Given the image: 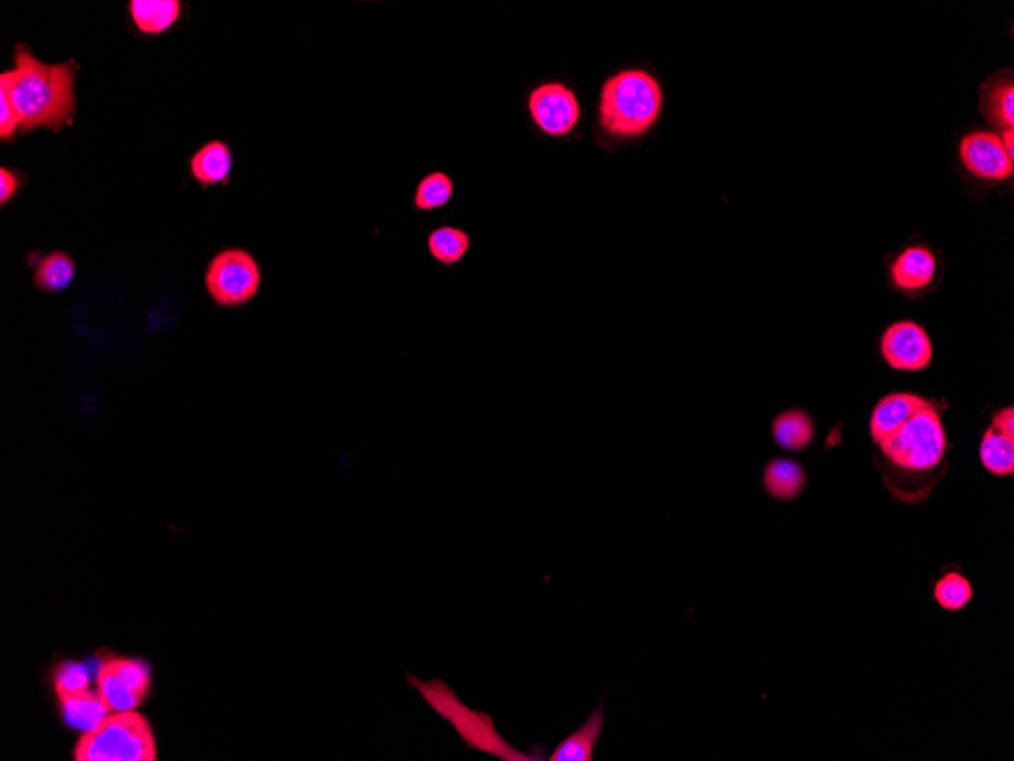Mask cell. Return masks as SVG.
<instances>
[{
  "instance_id": "cell-1",
  "label": "cell",
  "mask_w": 1014,
  "mask_h": 761,
  "mask_svg": "<svg viewBox=\"0 0 1014 761\" xmlns=\"http://www.w3.org/2000/svg\"><path fill=\"white\" fill-rule=\"evenodd\" d=\"M13 71L0 76V95L11 102L22 132L49 128L60 132L72 124L76 110L75 61L45 64L26 46L14 51Z\"/></svg>"
},
{
  "instance_id": "cell-2",
  "label": "cell",
  "mask_w": 1014,
  "mask_h": 761,
  "mask_svg": "<svg viewBox=\"0 0 1014 761\" xmlns=\"http://www.w3.org/2000/svg\"><path fill=\"white\" fill-rule=\"evenodd\" d=\"M876 446L882 458L884 477L899 499L912 500L913 492L921 496L925 492L921 479L931 488L934 474L944 473L949 441L936 403L917 412Z\"/></svg>"
},
{
  "instance_id": "cell-3",
  "label": "cell",
  "mask_w": 1014,
  "mask_h": 761,
  "mask_svg": "<svg viewBox=\"0 0 1014 761\" xmlns=\"http://www.w3.org/2000/svg\"><path fill=\"white\" fill-rule=\"evenodd\" d=\"M664 105L660 82L642 68H626L603 83L599 126L615 140L640 139L656 125Z\"/></svg>"
},
{
  "instance_id": "cell-4",
  "label": "cell",
  "mask_w": 1014,
  "mask_h": 761,
  "mask_svg": "<svg viewBox=\"0 0 1014 761\" xmlns=\"http://www.w3.org/2000/svg\"><path fill=\"white\" fill-rule=\"evenodd\" d=\"M409 686L415 688L424 701L428 703L454 729H456L461 739L465 741L466 747L474 751L485 752V754L496 756L497 759L504 761H530L546 760L542 756L524 754L518 749L508 744L497 732L492 718L484 711H474L461 702L453 688L441 679L421 681L415 675L409 673Z\"/></svg>"
},
{
  "instance_id": "cell-5",
  "label": "cell",
  "mask_w": 1014,
  "mask_h": 761,
  "mask_svg": "<svg viewBox=\"0 0 1014 761\" xmlns=\"http://www.w3.org/2000/svg\"><path fill=\"white\" fill-rule=\"evenodd\" d=\"M76 761H154L155 737L139 711L109 714L101 724L83 733L76 744Z\"/></svg>"
},
{
  "instance_id": "cell-6",
  "label": "cell",
  "mask_w": 1014,
  "mask_h": 761,
  "mask_svg": "<svg viewBox=\"0 0 1014 761\" xmlns=\"http://www.w3.org/2000/svg\"><path fill=\"white\" fill-rule=\"evenodd\" d=\"M262 271L258 260L242 248L221 251L210 262L205 286L214 303L221 308H240L258 296Z\"/></svg>"
},
{
  "instance_id": "cell-7",
  "label": "cell",
  "mask_w": 1014,
  "mask_h": 761,
  "mask_svg": "<svg viewBox=\"0 0 1014 761\" xmlns=\"http://www.w3.org/2000/svg\"><path fill=\"white\" fill-rule=\"evenodd\" d=\"M529 113L539 132L549 137H565L579 124V99L562 83H544L531 90Z\"/></svg>"
},
{
  "instance_id": "cell-8",
  "label": "cell",
  "mask_w": 1014,
  "mask_h": 761,
  "mask_svg": "<svg viewBox=\"0 0 1014 761\" xmlns=\"http://www.w3.org/2000/svg\"><path fill=\"white\" fill-rule=\"evenodd\" d=\"M960 160L964 170L985 182L1005 183L1013 177L1014 159L1002 144L1000 133L972 132L960 141Z\"/></svg>"
},
{
  "instance_id": "cell-9",
  "label": "cell",
  "mask_w": 1014,
  "mask_h": 761,
  "mask_svg": "<svg viewBox=\"0 0 1014 761\" xmlns=\"http://www.w3.org/2000/svg\"><path fill=\"white\" fill-rule=\"evenodd\" d=\"M884 361L897 371H922L932 362V342L928 333L914 321L891 324L881 338Z\"/></svg>"
},
{
  "instance_id": "cell-10",
  "label": "cell",
  "mask_w": 1014,
  "mask_h": 761,
  "mask_svg": "<svg viewBox=\"0 0 1014 761\" xmlns=\"http://www.w3.org/2000/svg\"><path fill=\"white\" fill-rule=\"evenodd\" d=\"M890 283L906 297H922L931 292L940 277V260L926 245H912L899 252L890 263Z\"/></svg>"
},
{
  "instance_id": "cell-11",
  "label": "cell",
  "mask_w": 1014,
  "mask_h": 761,
  "mask_svg": "<svg viewBox=\"0 0 1014 761\" xmlns=\"http://www.w3.org/2000/svg\"><path fill=\"white\" fill-rule=\"evenodd\" d=\"M932 400L925 399L919 394L893 392L884 397L876 404L871 416L872 441L878 444L886 436L893 434L905 422H909L917 412L931 407Z\"/></svg>"
},
{
  "instance_id": "cell-12",
  "label": "cell",
  "mask_w": 1014,
  "mask_h": 761,
  "mask_svg": "<svg viewBox=\"0 0 1014 761\" xmlns=\"http://www.w3.org/2000/svg\"><path fill=\"white\" fill-rule=\"evenodd\" d=\"M979 95V111L997 133L1014 129L1013 76L1005 72L992 76Z\"/></svg>"
},
{
  "instance_id": "cell-13",
  "label": "cell",
  "mask_w": 1014,
  "mask_h": 761,
  "mask_svg": "<svg viewBox=\"0 0 1014 761\" xmlns=\"http://www.w3.org/2000/svg\"><path fill=\"white\" fill-rule=\"evenodd\" d=\"M604 726V699L597 703L585 724L566 736L550 754V761H592Z\"/></svg>"
},
{
  "instance_id": "cell-14",
  "label": "cell",
  "mask_w": 1014,
  "mask_h": 761,
  "mask_svg": "<svg viewBox=\"0 0 1014 761\" xmlns=\"http://www.w3.org/2000/svg\"><path fill=\"white\" fill-rule=\"evenodd\" d=\"M231 167V151L220 140L210 141L190 160L191 175L204 187L227 185Z\"/></svg>"
},
{
  "instance_id": "cell-15",
  "label": "cell",
  "mask_w": 1014,
  "mask_h": 761,
  "mask_svg": "<svg viewBox=\"0 0 1014 761\" xmlns=\"http://www.w3.org/2000/svg\"><path fill=\"white\" fill-rule=\"evenodd\" d=\"M763 484L765 491L773 499L793 500L805 489V470L791 459H773L765 465Z\"/></svg>"
},
{
  "instance_id": "cell-16",
  "label": "cell",
  "mask_w": 1014,
  "mask_h": 761,
  "mask_svg": "<svg viewBox=\"0 0 1014 761\" xmlns=\"http://www.w3.org/2000/svg\"><path fill=\"white\" fill-rule=\"evenodd\" d=\"M816 426L813 419L802 409H790L776 415L772 422V436L783 449L799 451L814 441Z\"/></svg>"
},
{
  "instance_id": "cell-17",
  "label": "cell",
  "mask_w": 1014,
  "mask_h": 761,
  "mask_svg": "<svg viewBox=\"0 0 1014 761\" xmlns=\"http://www.w3.org/2000/svg\"><path fill=\"white\" fill-rule=\"evenodd\" d=\"M64 721L76 732L87 733L96 728L103 719L109 716L110 709L103 702L98 691H83V694L61 698Z\"/></svg>"
},
{
  "instance_id": "cell-18",
  "label": "cell",
  "mask_w": 1014,
  "mask_h": 761,
  "mask_svg": "<svg viewBox=\"0 0 1014 761\" xmlns=\"http://www.w3.org/2000/svg\"><path fill=\"white\" fill-rule=\"evenodd\" d=\"M133 21L141 33L160 34L170 29L179 17L177 0H133Z\"/></svg>"
},
{
  "instance_id": "cell-19",
  "label": "cell",
  "mask_w": 1014,
  "mask_h": 761,
  "mask_svg": "<svg viewBox=\"0 0 1014 761\" xmlns=\"http://www.w3.org/2000/svg\"><path fill=\"white\" fill-rule=\"evenodd\" d=\"M96 683H98V694L101 695L103 702L113 713L136 710L143 702L145 698L136 694L132 687L126 686L121 676L114 671L110 660L103 661L101 668H99Z\"/></svg>"
},
{
  "instance_id": "cell-20",
  "label": "cell",
  "mask_w": 1014,
  "mask_h": 761,
  "mask_svg": "<svg viewBox=\"0 0 1014 761\" xmlns=\"http://www.w3.org/2000/svg\"><path fill=\"white\" fill-rule=\"evenodd\" d=\"M75 260L63 251H53L37 263L34 283L46 292H61L74 282Z\"/></svg>"
},
{
  "instance_id": "cell-21",
  "label": "cell",
  "mask_w": 1014,
  "mask_h": 761,
  "mask_svg": "<svg viewBox=\"0 0 1014 761\" xmlns=\"http://www.w3.org/2000/svg\"><path fill=\"white\" fill-rule=\"evenodd\" d=\"M979 459L987 472L1010 476L1014 472V438L1001 434L992 426L986 431L979 446Z\"/></svg>"
},
{
  "instance_id": "cell-22",
  "label": "cell",
  "mask_w": 1014,
  "mask_h": 761,
  "mask_svg": "<svg viewBox=\"0 0 1014 761\" xmlns=\"http://www.w3.org/2000/svg\"><path fill=\"white\" fill-rule=\"evenodd\" d=\"M428 252L436 262L451 266L461 262L471 248L468 233L456 227L436 228L427 239Z\"/></svg>"
},
{
  "instance_id": "cell-23",
  "label": "cell",
  "mask_w": 1014,
  "mask_h": 761,
  "mask_svg": "<svg viewBox=\"0 0 1014 761\" xmlns=\"http://www.w3.org/2000/svg\"><path fill=\"white\" fill-rule=\"evenodd\" d=\"M453 179L443 172H431L421 179L415 192V209L420 212H434L446 208L453 198Z\"/></svg>"
},
{
  "instance_id": "cell-24",
  "label": "cell",
  "mask_w": 1014,
  "mask_h": 761,
  "mask_svg": "<svg viewBox=\"0 0 1014 761\" xmlns=\"http://www.w3.org/2000/svg\"><path fill=\"white\" fill-rule=\"evenodd\" d=\"M934 598L943 610L960 611L969 606L974 590L962 573H947L934 587Z\"/></svg>"
},
{
  "instance_id": "cell-25",
  "label": "cell",
  "mask_w": 1014,
  "mask_h": 761,
  "mask_svg": "<svg viewBox=\"0 0 1014 761\" xmlns=\"http://www.w3.org/2000/svg\"><path fill=\"white\" fill-rule=\"evenodd\" d=\"M53 684H55L57 695H59L60 699L83 694V691L89 690V671L83 663L66 661V663L57 668Z\"/></svg>"
},
{
  "instance_id": "cell-26",
  "label": "cell",
  "mask_w": 1014,
  "mask_h": 761,
  "mask_svg": "<svg viewBox=\"0 0 1014 761\" xmlns=\"http://www.w3.org/2000/svg\"><path fill=\"white\" fill-rule=\"evenodd\" d=\"M109 660L126 686L132 687L141 698H147L149 686H151L149 665L143 661L129 660V658H109Z\"/></svg>"
},
{
  "instance_id": "cell-27",
  "label": "cell",
  "mask_w": 1014,
  "mask_h": 761,
  "mask_svg": "<svg viewBox=\"0 0 1014 761\" xmlns=\"http://www.w3.org/2000/svg\"><path fill=\"white\" fill-rule=\"evenodd\" d=\"M0 137L2 140L13 139L15 129L21 128L17 113L3 95H0Z\"/></svg>"
},
{
  "instance_id": "cell-28",
  "label": "cell",
  "mask_w": 1014,
  "mask_h": 761,
  "mask_svg": "<svg viewBox=\"0 0 1014 761\" xmlns=\"http://www.w3.org/2000/svg\"><path fill=\"white\" fill-rule=\"evenodd\" d=\"M18 183L21 182H18V178L15 177L13 172L2 167V171H0V202H2V205L5 204L8 200H11L14 194L17 192Z\"/></svg>"
},
{
  "instance_id": "cell-29",
  "label": "cell",
  "mask_w": 1014,
  "mask_h": 761,
  "mask_svg": "<svg viewBox=\"0 0 1014 761\" xmlns=\"http://www.w3.org/2000/svg\"><path fill=\"white\" fill-rule=\"evenodd\" d=\"M992 427L1001 434L1013 436L1014 438V409L1013 407L1001 409L993 415Z\"/></svg>"
},
{
  "instance_id": "cell-30",
  "label": "cell",
  "mask_w": 1014,
  "mask_h": 761,
  "mask_svg": "<svg viewBox=\"0 0 1014 761\" xmlns=\"http://www.w3.org/2000/svg\"><path fill=\"white\" fill-rule=\"evenodd\" d=\"M1002 144H1004L1005 149L1010 155L1014 159V129H1007V132L1000 133Z\"/></svg>"
}]
</instances>
